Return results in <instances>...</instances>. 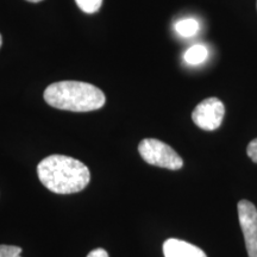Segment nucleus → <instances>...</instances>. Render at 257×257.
<instances>
[{
	"instance_id": "f257e3e1",
	"label": "nucleus",
	"mask_w": 257,
	"mask_h": 257,
	"mask_svg": "<svg viewBox=\"0 0 257 257\" xmlns=\"http://www.w3.org/2000/svg\"><path fill=\"white\" fill-rule=\"evenodd\" d=\"M38 179L44 187L57 194H72L86 188L91 180L88 167L64 155H50L38 163Z\"/></svg>"
},
{
	"instance_id": "f03ea898",
	"label": "nucleus",
	"mask_w": 257,
	"mask_h": 257,
	"mask_svg": "<svg viewBox=\"0 0 257 257\" xmlns=\"http://www.w3.org/2000/svg\"><path fill=\"white\" fill-rule=\"evenodd\" d=\"M44 100L51 107L72 112H91L105 105L104 92L94 85L81 81H60L48 86Z\"/></svg>"
},
{
	"instance_id": "7ed1b4c3",
	"label": "nucleus",
	"mask_w": 257,
	"mask_h": 257,
	"mask_svg": "<svg viewBox=\"0 0 257 257\" xmlns=\"http://www.w3.org/2000/svg\"><path fill=\"white\" fill-rule=\"evenodd\" d=\"M138 152L149 165L170 170H178L184 166V161L172 147L155 138L143 140L138 144Z\"/></svg>"
},
{
	"instance_id": "20e7f679",
	"label": "nucleus",
	"mask_w": 257,
	"mask_h": 257,
	"mask_svg": "<svg viewBox=\"0 0 257 257\" xmlns=\"http://www.w3.org/2000/svg\"><path fill=\"white\" fill-rule=\"evenodd\" d=\"M224 114L225 107L223 102L218 98H208L194 108L192 119L202 130L213 131L220 126Z\"/></svg>"
},
{
	"instance_id": "39448f33",
	"label": "nucleus",
	"mask_w": 257,
	"mask_h": 257,
	"mask_svg": "<svg viewBox=\"0 0 257 257\" xmlns=\"http://www.w3.org/2000/svg\"><path fill=\"white\" fill-rule=\"evenodd\" d=\"M238 218L249 257H257V208L249 200L238 202Z\"/></svg>"
},
{
	"instance_id": "423d86ee",
	"label": "nucleus",
	"mask_w": 257,
	"mask_h": 257,
	"mask_svg": "<svg viewBox=\"0 0 257 257\" xmlns=\"http://www.w3.org/2000/svg\"><path fill=\"white\" fill-rule=\"evenodd\" d=\"M165 257H207L198 246L185 240L169 238L163 243Z\"/></svg>"
},
{
	"instance_id": "0eeeda50",
	"label": "nucleus",
	"mask_w": 257,
	"mask_h": 257,
	"mask_svg": "<svg viewBox=\"0 0 257 257\" xmlns=\"http://www.w3.org/2000/svg\"><path fill=\"white\" fill-rule=\"evenodd\" d=\"M208 57V49L202 44H194L186 50L184 59L191 66H198L204 63Z\"/></svg>"
},
{
	"instance_id": "6e6552de",
	"label": "nucleus",
	"mask_w": 257,
	"mask_h": 257,
	"mask_svg": "<svg viewBox=\"0 0 257 257\" xmlns=\"http://www.w3.org/2000/svg\"><path fill=\"white\" fill-rule=\"evenodd\" d=\"M199 29H200V24L194 18L181 19L175 24V31L178 32L180 36L185 38L195 36L199 32Z\"/></svg>"
},
{
	"instance_id": "1a4fd4ad",
	"label": "nucleus",
	"mask_w": 257,
	"mask_h": 257,
	"mask_svg": "<svg viewBox=\"0 0 257 257\" xmlns=\"http://www.w3.org/2000/svg\"><path fill=\"white\" fill-rule=\"evenodd\" d=\"M75 3L82 12L88 15L98 12L102 5V0H75Z\"/></svg>"
},
{
	"instance_id": "9d476101",
	"label": "nucleus",
	"mask_w": 257,
	"mask_h": 257,
	"mask_svg": "<svg viewBox=\"0 0 257 257\" xmlns=\"http://www.w3.org/2000/svg\"><path fill=\"white\" fill-rule=\"evenodd\" d=\"M23 250L15 245H0V257H22Z\"/></svg>"
},
{
	"instance_id": "9b49d317",
	"label": "nucleus",
	"mask_w": 257,
	"mask_h": 257,
	"mask_svg": "<svg viewBox=\"0 0 257 257\" xmlns=\"http://www.w3.org/2000/svg\"><path fill=\"white\" fill-rule=\"evenodd\" d=\"M246 154L252 160V162L257 163V138L249 143L248 148H246Z\"/></svg>"
},
{
	"instance_id": "f8f14e48",
	"label": "nucleus",
	"mask_w": 257,
	"mask_h": 257,
	"mask_svg": "<svg viewBox=\"0 0 257 257\" xmlns=\"http://www.w3.org/2000/svg\"><path fill=\"white\" fill-rule=\"evenodd\" d=\"M87 257H110L108 252L102 248H96L88 253Z\"/></svg>"
},
{
	"instance_id": "ddd939ff",
	"label": "nucleus",
	"mask_w": 257,
	"mask_h": 257,
	"mask_svg": "<svg viewBox=\"0 0 257 257\" xmlns=\"http://www.w3.org/2000/svg\"><path fill=\"white\" fill-rule=\"evenodd\" d=\"M29 3H40V2H43V0H27Z\"/></svg>"
},
{
	"instance_id": "4468645a",
	"label": "nucleus",
	"mask_w": 257,
	"mask_h": 257,
	"mask_svg": "<svg viewBox=\"0 0 257 257\" xmlns=\"http://www.w3.org/2000/svg\"><path fill=\"white\" fill-rule=\"evenodd\" d=\"M3 44V37H2V34H0V47H2Z\"/></svg>"
}]
</instances>
